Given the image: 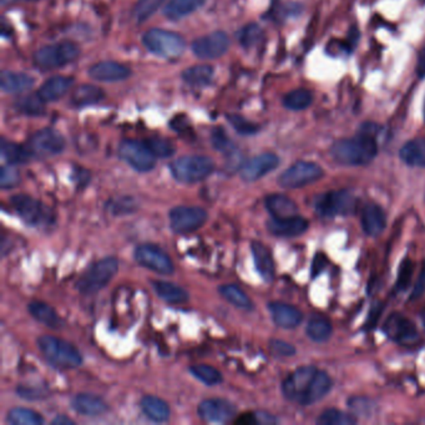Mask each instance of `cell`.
I'll return each instance as SVG.
<instances>
[{
	"instance_id": "6da1fadb",
	"label": "cell",
	"mask_w": 425,
	"mask_h": 425,
	"mask_svg": "<svg viewBox=\"0 0 425 425\" xmlns=\"http://www.w3.org/2000/svg\"><path fill=\"white\" fill-rule=\"evenodd\" d=\"M333 159L347 166H362L374 160L378 154V144L374 135L361 132L356 138H344L333 144Z\"/></svg>"
},
{
	"instance_id": "7a4b0ae2",
	"label": "cell",
	"mask_w": 425,
	"mask_h": 425,
	"mask_svg": "<svg viewBox=\"0 0 425 425\" xmlns=\"http://www.w3.org/2000/svg\"><path fill=\"white\" fill-rule=\"evenodd\" d=\"M38 347L45 359L59 368L73 369L80 367L82 356L73 344L53 336H43L38 339Z\"/></svg>"
},
{
	"instance_id": "3957f363",
	"label": "cell",
	"mask_w": 425,
	"mask_h": 425,
	"mask_svg": "<svg viewBox=\"0 0 425 425\" xmlns=\"http://www.w3.org/2000/svg\"><path fill=\"white\" fill-rule=\"evenodd\" d=\"M143 43L151 54L168 60L181 57L186 48V42L180 34L159 28L145 33Z\"/></svg>"
},
{
	"instance_id": "277c9868",
	"label": "cell",
	"mask_w": 425,
	"mask_h": 425,
	"mask_svg": "<svg viewBox=\"0 0 425 425\" xmlns=\"http://www.w3.org/2000/svg\"><path fill=\"white\" fill-rule=\"evenodd\" d=\"M80 57V48L73 42H62L57 44L46 45L35 51L34 64L42 70H53L63 68L74 63Z\"/></svg>"
},
{
	"instance_id": "5b68a950",
	"label": "cell",
	"mask_w": 425,
	"mask_h": 425,
	"mask_svg": "<svg viewBox=\"0 0 425 425\" xmlns=\"http://www.w3.org/2000/svg\"><path fill=\"white\" fill-rule=\"evenodd\" d=\"M171 174L181 183H197L207 179L215 170V163L202 155L182 156L170 165Z\"/></svg>"
},
{
	"instance_id": "8992f818",
	"label": "cell",
	"mask_w": 425,
	"mask_h": 425,
	"mask_svg": "<svg viewBox=\"0 0 425 425\" xmlns=\"http://www.w3.org/2000/svg\"><path fill=\"white\" fill-rule=\"evenodd\" d=\"M119 269V261L115 257L102 258L93 264L76 283V289L82 294H94L107 287Z\"/></svg>"
},
{
	"instance_id": "52a82bcc",
	"label": "cell",
	"mask_w": 425,
	"mask_h": 425,
	"mask_svg": "<svg viewBox=\"0 0 425 425\" xmlns=\"http://www.w3.org/2000/svg\"><path fill=\"white\" fill-rule=\"evenodd\" d=\"M356 199L354 196L345 191H331L320 195L314 201V210L323 217H337L345 216L354 211Z\"/></svg>"
},
{
	"instance_id": "ba28073f",
	"label": "cell",
	"mask_w": 425,
	"mask_h": 425,
	"mask_svg": "<svg viewBox=\"0 0 425 425\" xmlns=\"http://www.w3.org/2000/svg\"><path fill=\"white\" fill-rule=\"evenodd\" d=\"M10 204L15 212L19 215L20 219H23L26 225L40 227L51 224V215L49 208L44 206L40 201L33 199L32 196L15 195L12 197Z\"/></svg>"
},
{
	"instance_id": "9c48e42d",
	"label": "cell",
	"mask_w": 425,
	"mask_h": 425,
	"mask_svg": "<svg viewBox=\"0 0 425 425\" xmlns=\"http://www.w3.org/2000/svg\"><path fill=\"white\" fill-rule=\"evenodd\" d=\"M170 227L177 235H188L205 225L208 215L201 207L177 206L170 211Z\"/></svg>"
},
{
	"instance_id": "30bf717a",
	"label": "cell",
	"mask_w": 425,
	"mask_h": 425,
	"mask_svg": "<svg viewBox=\"0 0 425 425\" xmlns=\"http://www.w3.org/2000/svg\"><path fill=\"white\" fill-rule=\"evenodd\" d=\"M322 176L323 170L317 163L298 161L280 176L278 183L284 188H300L318 181Z\"/></svg>"
},
{
	"instance_id": "8fae6325",
	"label": "cell",
	"mask_w": 425,
	"mask_h": 425,
	"mask_svg": "<svg viewBox=\"0 0 425 425\" xmlns=\"http://www.w3.org/2000/svg\"><path fill=\"white\" fill-rule=\"evenodd\" d=\"M317 372H318V369L314 368L312 365L296 369L292 374L288 375L282 384L283 395L287 399L303 406L307 393L309 390V387H311Z\"/></svg>"
},
{
	"instance_id": "7c38bea8",
	"label": "cell",
	"mask_w": 425,
	"mask_h": 425,
	"mask_svg": "<svg viewBox=\"0 0 425 425\" xmlns=\"http://www.w3.org/2000/svg\"><path fill=\"white\" fill-rule=\"evenodd\" d=\"M119 156L138 172H149L156 163V156L147 145L135 140H125L120 144Z\"/></svg>"
},
{
	"instance_id": "4fadbf2b",
	"label": "cell",
	"mask_w": 425,
	"mask_h": 425,
	"mask_svg": "<svg viewBox=\"0 0 425 425\" xmlns=\"http://www.w3.org/2000/svg\"><path fill=\"white\" fill-rule=\"evenodd\" d=\"M28 149L33 156H55L65 149V138L53 129H43L33 134L28 141Z\"/></svg>"
},
{
	"instance_id": "5bb4252c",
	"label": "cell",
	"mask_w": 425,
	"mask_h": 425,
	"mask_svg": "<svg viewBox=\"0 0 425 425\" xmlns=\"http://www.w3.org/2000/svg\"><path fill=\"white\" fill-rule=\"evenodd\" d=\"M135 260L140 266L159 275L174 273V262L169 255L154 244H141L135 250Z\"/></svg>"
},
{
	"instance_id": "9a60e30c",
	"label": "cell",
	"mask_w": 425,
	"mask_h": 425,
	"mask_svg": "<svg viewBox=\"0 0 425 425\" xmlns=\"http://www.w3.org/2000/svg\"><path fill=\"white\" fill-rule=\"evenodd\" d=\"M230 39L224 32H213L205 37L197 38L192 43V51L199 59L211 60L225 55L228 51Z\"/></svg>"
},
{
	"instance_id": "2e32d148",
	"label": "cell",
	"mask_w": 425,
	"mask_h": 425,
	"mask_svg": "<svg viewBox=\"0 0 425 425\" xmlns=\"http://www.w3.org/2000/svg\"><path fill=\"white\" fill-rule=\"evenodd\" d=\"M280 165V159L275 154L266 152L258 156L253 157L242 165L239 170V175L246 182H255L263 176L267 175L271 171L277 169Z\"/></svg>"
},
{
	"instance_id": "e0dca14e",
	"label": "cell",
	"mask_w": 425,
	"mask_h": 425,
	"mask_svg": "<svg viewBox=\"0 0 425 425\" xmlns=\"http://www.w3.org/2000/svg\"><path fill=\"white\" fill-rule=\"evenodd\" d=\"M197 412L200 418L204 419L205 422L222 424L230 422L235 417L236 408L228 400L215 398L201 401Z\"/></svg>"
},
{
	"instance_id": "ac0fdd59",
	"label": "cell",
	"mask_w": 425,
	"mask_h": 425,
	"mask_svg": "<svg viewBox=\"0 0 425 425\" xmlns=\"http://www.w3.org/2000/svg\"><path fill=\"white\" fill-rule=\"evenodd\" d=\"M384 332L392 341L400 344L412 343L418 336L415 325L399 313L388 317L384 323Z\"/></svg>"
},
{
	"instance_id": "d6986e66",
	"label": "cell",
	"mask_w": 425,
	"mask_h": 425,
	"mask_svg": "<svg viewBox=\"0 0 425 425\" xmlns=\"http://www.w3.org/2000/svg\"><path fill=\"white\" fill-rule=\"evenodd\" d=\"M89 76L102 82H116L125 80L132 75V70L116 62H100L89 68Z\"/></svg>"
},
{
	"instance_id": "ffe728a7",
	"label": "cell",
	"mask_w": 425,
	"mask_h": 425,
	"mask_svg": "<svg viewBox=\"0 0 425 425\" xmlns=\"http://www.w3.org/2000/svg\"><path fill=\"white\" fill-rule=\"evenodd\" d=\"M269 231L277 237H297L307 231L308 228V221L294 216L288 219H273L269 221L267 224Z\"/></svg>"
},
{
	"instance_id": "44dd1931",
	"label": "cell",
	"mask_w": 425,
	"mask_h": 425,
	"mask_svg": "<svg viewBox=\"0 0 425 425\" xmlns=\"http://www.w3.org/2000/svg\"><path fill=\"white\" fill-rule=\"evenodd\" d=\"M269 309L275 325L281 328H286V329L296 328L303 319L300 309H297L296 307L289 306L287 303L272 302L269 305Z\"/></svg>"
},
{
	"instance_id": "7402d4cb",
	"label": "cell",
	"mask_w": 425,
	"mask_h": 425,
	"mask_svg": "<svg viewBox=\"0 0 425 425\" xmlns=\"http://www.w3.org/2000/svg\"><path fill=\"white\" fill-rule=\"evenodd\" d=\"M35 79L26 73L4 70L0 75V88L8 94H19L34 87Z\"/></svg>"
},
{
	"instance_id": "603a6c76",
	"label": "cell",
	"mask_w": 425,
	"mask_h": 425,
	"mask_svg": "<svg viewBox=\"0 0 425 425\" xmlns=\"http://www.w3.org/2000/svg\"><path fill=\"white\" fill-rule=\"evenodd\" d=\"M74 79L69 76H53L39 89L38 95L45 102H53L63 98L73 87Z\"/></svg>"
},
{
	"instance_id": "cb8c5ba5",
	"label": "cell",
	"mask_w": 425,
	"mask_h": 425,
	"mask_svg": "<svg viewBox=\"0 0 425 425\" xmlns=\"http://www.w3.org/2000/svg\"><path fill=\"white\" fill-rule=\"evenodd\" d=\"M251 251L253 255V261L256 264L257 271L266 282H272L275 278V262L269 248L261 244L253 241L251 244Z\"/></svg>"
},
{
	"instance_id": "d4e9b609",
	"label": "cell",
	"mask_w": 425,
	"mask_h": 425,
	"mask_svg": "<svg viewBox=\"0 0 425 425\" xmlns=\"http://www.w3.org/2000/svg\"><path fill=\"white\" fill-rule=\"evenodd\" d=\"M71 406L76 413L85 417H96L107 410V404L104 399L93 394H78L71 401Z\"/></svg>"
},
{
	"instance_id": "484cf974",
	"label": "cell",
	"mask_w": 425,
	"mask_h": 425,
	"mask_svg": "<svg viewBox=\"0 0 425 425\" xmlns=\"http://www.w3.org/2000/svg\"><path fill=\"white\" fill-rule=\"evenodd\" d=\"M266 207L273 219H288L298 216V207L284 195H271L266 199Z\"/></svg>"
},
{
	"instance_id": "4316f807",
	"label": "cell",
	"mask_w": 425,
	"mask_h": 425,
	"mask_svg": "<svg viewBox=\"0 0 425 425\" xmlns=\"http://www.w3.org/2000/svg\"><path fill=\"white\" fill-rule=\"evenodd\" d=\"M387 225L386 213L377 205H368L362 215V226L364 232L369 236L381 235Z\"/></svg>"
},
{
	"instance_id": "83f0119b",
	"label": "cell",
	"mask_w": 425,
	"mask_h": 425,
	"mask_svg": "<svg viewBox=\"0 0 425 425\" xmlns=\"http://www.w3.org/2000/svg\"><path fill=\"white\" fill-rule=\"evenodd\" d=\"M206 0H170L163 9L165 17L172 21L183 19L195 13L205 4Z\"/></svg>"
},
{
	"instance_id": "f1b7e54d",
	"label": "cell",
	"mask_w": 425,
	"mask_h": 425,
	"mask_svg": "<svg viewBox=\"0 0 425 425\" xmlns=\"http://www.w3.org/2000/svg\"><path fill=\"white\" fill-rule=\"evenodd\" d=\"M152 287L161 300L170 305H181L190 300V294L186 289L177 286L175 283L165 281H152Z\"/></svg>"
},
{
	"instance_id": "f546056e",
	"label": "cell",
	"mask_w": 425,
	"mask_h": 425,
	"mask_svg": "<svg viewBox=\"0 0 425 425\" xmlns=\"http://www.w3.org/2000/svg\"><path fill=\"white\" fill-rule=\"evenodd\" d=\"M403 163L413 168H425V140L414 138L408 141L399 152Z\"/></svg>"
},
{
	"instance_id": "4dcf8cb0",
	"label": "cell",
	"mask_w": 425,
	"mask_h": 425,
	"mask_svg": "<svg viewBox=\"0 0 425 425\" xmlns=\"http://www.w3.org/2000/svg\"><path fill=\"white\" fill-rule=\"evenodd\" d=\"M141 409L147 418L156 423L168 422L170 418V408L166 401L154 397L146 395L141 399Z\"/></svg>"
},
{
	"instance_id": "1f68e13d",
	"label": "cell",
	"mask_w": 425,
	"mask_h": 425,
	"mask_svg": "<svg viewBox=\"0 0 425 425\" xmlns=\"http://www.w3.org/2000/svg\"><path fill=\"white\" fill-rule=\"evenodd\" d=\"M104 96L105 94L100 88L90 84H84L73 91L70 100L74 107H82L100 102Z\"/></svg>"
},
{
	"instance_id": "d6a6232c",
	"label": "cell",
	"mask_w": 425,
	"mask_h": 425,
	"mask_svg": "<svg viewBox=\"0 0 425 425\" xmlns=\"http://www.w3.org/2000/svg\"><path fill=\"white\" fill-rule=\"evenodd\" d=\"M213 68L211 65H195L191 68L183 70L182 73V79L188 82V85L192 87H206L210 85L212 82Z\"/></svg>"
},
{
	"instance_id": "836d02e7",
	"label": "cell",
	"mask_w": 425,
	"mask_h": 425,
	"mask_svg": "<svg viewBox=\"0 0 425 425\" xmlns=\"http://www.w3.org/2000/svg\"><path fill=\"white\" fill-rule=\"evenodd\" d=\"M29 313L32 314L33 318L37 319L40 323L51 327V328H57L60 325V318L55 312V309L53 307L46 305L44 302H32L28 306Z\"/></svg>"
},
{
	"instance_id": "e575fe53",
	"label": "cell",
	"mask_w": 425,
	"mask_h": 425,
	"mask_svg": "<svg viewBox=\"0 0 425 425\" xmlns=\"http://www.w3.org/2000/svg\"><path fill=\"white\" fill-rule=\"evenodd\" d=\"M331 388L332 381L329 375L325 372H322V370H318L317 374L314 377V379H313L308 393H307L303 406H311L313 403L322 399L325 394L331 390Z\"/></svg>"
},
{
	"instance_id": "d590c367",
	"label": "cell",
	"mask_w": 425,
	"mask_h": 425,
	"mask_svg": "<svg viewBox=\"0 0 425 425\" xmlns=\"http://www.w3.org/2000/svg\"><path fill=\"white\" fill-rule=\"evenodd\" d=\"M307 336L311 338L314 342H325L328 338L331 337L332 323L329 319L325 316H313L312 318L309 319L308 325H307Z\"/></svg>"
},
{
	"instance_id": "8d00e7d4",
	"label": "cell",
	"mask_w": 425,
	"mask_h": 425,
	"mask_svg": "<svg viewBox=\"0 0 425 425\" xmlns=\"http://www.w3.org/2000/svg\"><path fill=\"white\" fill-rule=\"evenodd\" d=\"M1 156L9 165H19V163H28L33 155L32 152L28 149V146L24 147L21 145L10 143V141H7V140L3 138V141H1Z\"/></svg>"
},
{
	"instance_id": "74e56055",
	"label": "cell",
	"mask_w": 425,
	"mask_h": 425,
	"mask_svg": "<svg viewBox=\"0 0 425 425\" xmlns=\"http://www.w3.org/2000/svg\"><path fill=\"white\" fill-rule=\"evenodd\" d=\"M312 102V94H311V91H308L306 89H296V90L289 91L283 98V105H284V107H287L288 110H292V111L305 110L307 107H311Z\"/></svg>"
},
{
	"instance_id": "f35d334b",
	"label": "cell",
	"mask_w": 425,
	"mask_h": 425,
	"mask_svg": "<svg viewBox=\"0 0 425 425\" xmlns=\"http://www.w3.org/2000/svg\"><path fill=\"white\" fill-rule=\"evenodd\" d=\"M219 292L226 300H228L233 306L241 309H251L252 302L250 297L244 293L241 288L236 284H225L219 288Z\"/></svg>"
},
{
	"instance_id": "ab89813d",
	"label": "cell",
	"mask_w": 425,
	"mask_h": 425,
	"mask_svg": "<svg viewBox=\"0 0 425 425\" xmlns=\"http://www.w3.org/2000/svg\"><path fill=\"white\" fill-rule=\"evenodd\" d=\"M8 423L13 425H39L44 423V418L26 408H14L8 413Z\"/></svg>"
},
{
	"instance_id": "60d3db41",
	"label": "cell",
	"mask_w": 425,
	"mask_h": 425,
	"mask_svg": "<svg viewBox=\"0 0 425 425\" xmlns=\"http://www.w3.org/2000/svg\"><path fill=\"white\" fill-rule=\"evenodd\" d=\"M15 107L19 113L26 114L29 116H39L44 114L45 101L37 93V94L26 95L24 98H21L17 101Z\"/></svg>"
},
{
	"instance_id": "b9f144b4",
	"label": "cell",
	"mask_w": 425,
	"mask_h": 425,
	"mask_svg": "<svg viewBox=\"0 0 425 425\" xmlns=\"http://www.w3.org/2000/svg\"><path fill=\"white\" fill-rule=\"evenodd\" d=\"M356 423L354 415L338 409H328L322 413L317 419V424L320 425H353Z\"/></svg>"
},
{
	"instance_id": "7bdbcfd3",
	"label": "cell",
	"mask_w": 425,
	"mask_h": 425,
	"mask_svg": "<svg viewBox=\"0 0 425 425\" xmlns=\"http://www.w3.org/2000/svg\"><path fill=\"white\" fill-rule=\"evenodd\" d=\"M190 372H191V374L194 375L196 379H199L204 384L210 386V387L219 384L222 381V374L219 373V370L213 368L211 365H207V364L192 365L190 368Z\"/></svg>"
},
{
	"instance_id": "ee69618b",
	"label": "cell",
	"mask_w": 425,
	"mask_h": 425,
	"mask_svg": "<svg viewBox=\"0 0 425 425\" xmlns=\"http://www.w3.org/2000/svg\"><path fill=\"white\" fill-rule=\"evenodd\" d=\"M163 3V0H138L132 10V18L138 24H143L156 13Z\"/></svg>"
},
{
	"instance_id": "f6af8a7d",
	"label": "cell",
	"mask_w": 425,
	"mask_h": 425,
	"mask_svg": "<svg viewBox=\"0 0 425 425\" xmlns=\"http://www.w3.org/2000/svg\"><path fill=\"white\" fill-rule=\"evenodd\" d=\"M262 37V29L258 24L251 23L244 26L237 34L238 43L246 49L256 45Z\"/></svg>"
},
{
	"instance_id": "bcb514c9",
	"label": "cell",
	"mask_w": 425,
	"mask_h": 425,
	"mask_svg": "<svg viewBox=\"0 0 425 425\" xmlns=\"http://www.w3.org/2000/svg\"><path fill=\"white\" fill-rule=\"evenodd\" d=\"M145 144L156 157L166 159L175 154V146L168 138H150L145 141Z\"/></svg>"
},
{
	"instance_id": "7dc6e473",
	"label": "cell",
	"mask_w": 425,
	"mask_h": 425,
	"mask_svg": "<svg viewBox=\"0 0 425 425\" xmlns=\"http://www.w3.org/2000/svg\"><path fill=\"white\" fill-rule=\"evenodd\" d=\"M227 120L231 124L232 127L241 135H253L260 130L258 125L244 119V116H241V115L230 114V115H227Z\"/></svg>"
},
{
	"instance_id": "c3c4849f",
	"label": "cell",
	"mask_w": 425,
	"mask_h": 425,
	"mask_svg": "<svg viewBox=\"0 0 425 425\" xmlns=\"http://www.w3.org/2000/svg\"><path fill=\"white\" fill-rule=\"evenodd\" d=\"M211 138H212V144L216 150L226 152V154H231L235 149V145L232 144L231 140L226 135L225 130L221 129V127H217V129L213 130Z\"/></svg>"
},
{
	"instance_id": "681fc988",
	"label": "cell",
	"mask_w": 425,
	"mask_h": 425,
	"mask_svg": "<svg viewBox=\"0 0 425 425\" xmlns=\"http://www.w3.org/2000/svg\"><path fill=\"white\" fill-rule=\"evenodd\" d=\"M20 182V175L18 170L14 168V165H8L1 168L0 175V186L4 190L15 188Z\"/></svg>"
},
{
	"instance_id": "f907efd6",
	"label": "cell",
	"mask_w": 425,
	"mask_h": 425,
	"mask_svg": "<svg viewBox=\"0 0 425 425\" xmlns=\"http://www.w3.org/2000/svg\"><path fill=\"white\" fill-rule=\"evenodd\" d=\"M236 423L241 424H273L277 423V419L267 413H251L244 414L241 418L236 420Z\"/></svg>"
},
{
	"instance_id": "816d5d0a",
	"label": "cell",
	"mask_w": 425,
	"mask_h": 425,
	"mask_svg": "<svg viewBox=\"0 0 425 425\" xmlns=\"http://www.w3.org/2000/svg\"><path fill=\"white\" fill-rule=\"evenodd\" d=\"M413 275V263L410 260H404L401 266H400L399 275L397 280V289L398 291H404L409 287L410 281H412Z\"/></svg>"
},
{
	"instance_id": "f5cc1de1",
	"label": "cell",
	"mask_w": 425,
	"mask_h": 425,
	"mask_svg": "<svg viewBox=\"0 0 425 425\" xmlns=\"http://www.w3.org/2000/svg\"><path fill=\"white\" fill-rule=\"evenodd\" d=\"M269 348L277 356H292L296 353V348L292 344L286 343L283 341L273 339L269 343Z\"/></svg>"
},
{
	"instance_id": "db71d44e",
	"label": "cell",
	"mask_w": 425,
	"mask_h": 425,
	"mask_svg": "<svg viewBox=\"0 0 425 425\" xmlns=\"http://www.w3.org/2000/svg\"><path fill=\"white\" fill-rule=\"evenodd\" d=\"M425 292V261L423 262V267H422V271H420V275L418 277V281L415 283V286H414V289H413L412 292V300H415V298H419L422 294Z\"/></svg>"
},
{
	"instance_id": "11a10c76",
	"label": "cell",
	"mask_w": 425,
	"mask_h": 425,
	"mask_svg": "<svg viewBox=\"0 0 425 425\" xmlns=\"http://www.w3.org/2000/svg\"><path fill=\"white\" fill-rule=\"evenodd\" d=\"M325 257L319 253V255H317L316 258L313 260L312 277H317V275L322 272V269H325Z\"/></svg>"
},
{
	"instance_id": "9f6ffc18",
	"label": "cell",
	"mask_w": 425,
	"mask_h": 425,
	"mask_svg": "<svg viewBox=\"0 0 425 425\" xmlns=\"http://www.w3.org/2000/svg\"><path fill=\"white\" fill-rule=\"evenodd\" d=\"M417 73H418L419 78H425V49H423L419 55Z\"/></svg>"
},
{
	"instance_id": "6f0895ef",
	"label": "cell",
	"mask_w": 425,
	"mask_h": 425,
	"mask_svg": "<svg viewBox=\"0 0 425 425\" xmlns=\"http://www.w3.org/2000/svg\"><path fill=\"white\" fill-rule=\"evenodd\" d=\"M53 424L70 425L74 424V422L71 419L68 418V417H65V415H59V417L53 420Z\"/></svg>"
},
{
	"instance_id": "680465c9",
	"label": "cell",
	"mask_w": 425,
	"mask_h": 425,
	"mask_svg": "<svg viewBox=\"0 0 425 425\" xmlns=\"http://www.w3.org/2000/svg\"><path fill=\"white\" fill-rule=\"evenodd\" d=\"M0 1H1V6H9V4L14 3L15 0H0Z\"/></svg>"
},
{
	"instance_id": "91938a15",
	"label": "cell",
	"mask_w": 425,
	"mask_h": 425,
	"mask_svg": "<svg viewBox=\"0 0 425 425\" xmlns=\"http://www.w3.org/2000/svg\"><path fill=\"white\" fill-rule=\"evenodd\" d=\"M422 319H423V323H424L425 325V309L424 312H423V316H422Z\"/></svg>"
},
{
	"instance_id": "94428289",
	"label": "cell",
	"mask_w": 425,
	"mask_h": 425,
	"mask_svg": "<svg viewBox=\"0 0 425 425\" xmlns=\"http://www.w3.org/2000/svg\"><path fill=\"white\" fill-rule=\"evenodd\" d=\"M26 1H38V0H26Z\"/></svg>"
},
{
	"instance_id": "6125c7cd",
	"label": "cell",
	"mask_w": 425,
	"mask_h": 425,
	"mask_svg": "<svg viewBox=\"0 0 425 425\" xmlns=\"http://www.w3.org/2000/svg\"><path fill=\"white\" fill-rule=\"evenodd\" d=\"M424 119H425V107H424Z\"/></svg>"
}]
</instances>
